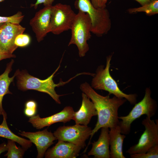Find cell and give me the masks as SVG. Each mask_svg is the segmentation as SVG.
<instances>
[{
    "instance_id": "cell-2",
    "label": "cell",
    "mask_w": 158,
    "mask_h": 158,
    "mask_svg": "<svg viewBox=\"0 0 158 158\" xmlns=\"http://www.w3.org/2000/svg\"><path fill=\"white\" fill-rule=\"evenodd\" d=\"M60 66V63L55 71L44 80H41L30 75L26 70L20 71L19 69L17 70L15 73L18 89L23 91L33 90L47 93L56 103L60 104L61 102L59 97L63 95L57 94L55 91V88L64 85L78 75L77 74L66 81L63 82L61 79L58 83L55 84L53 81V78Z\"/></svg>"
},
{
    "instance_id": "cell-7",
    "label": "cell",
    "mask_w": 158,
    "mask_h": 158,
    "mask_svg": "<svg viewBox=\"0 0 158 158\" xmlns=\"http://www.w3.org/2000/svg\"><path fill=\"white\" fill-rule=\"evenodd\" d=\"M145 130L138 143L130 147L126 152L130 155L143 154L155 146L158 145V120L155 121L146 116L142 122Z\"/></svg>"
},
{
    "instance_id": "cell-23",
    "label": "cell",
    "mask_w": 158,
    "mask_h": 158,
    "mask_svg": "<svg viewBox=\"0 0 158 158\" xmlns=\"http://www.w3.org/2000/svg\"><path fill=\"white\" fill-rule=\"evenodd\" d=\"M130 158H158V145L151 148L145 153L130 154Z\"/></svg>"
},
{
    "instance_id": "cell-16",
    "label": "cell",
    "mask_w": 158,
    "mask_h": 158,
    "mask_svg": "<svg viewBox=\"0 0 158 158\" xmlns=\"http://www.w3.org/2000/svg\"><path fill=\"white\" fill-rule=\"evenodd\" d=\"M109 128H101L100 135L97 141L92 142V147L88 153V156L95 158H110Z\"/></svg>"
},
{
    "instance_id": "cell-25",
    "label": "cell",
    "mask_w": 158,
    "mask_h": 158,
    "mask_svg": "<svg viewBox=\"0 0 158 158\" xmlns=\"http://www.w3.org/2000/svg\"><path fill=\"white\" fill-rule=\"evenodd\" d=\"M30 41V36L27 34L23 33L18 35L16 37L14 44L18 47H24L28 45Z\"/></svg>"
},
{
    "instance_id": "cell-8",
    "label": "cell",
    "mask_w": 158,
    "mask_h": 158,
    "mask_svg": "<svg viewBox=\"0 0 158 158\" xmlns=\"http://www.w3.org/2000/svg\"><path fill=\"white\" fill-rule=\"evenodd\" d=\"M76 15L69 5L59 3L52 6L50 32L58 35L70 30Z\"/></svg>"
},
{
    "instance_id": "cell-3",
    "label": "cell",
    "mask_w": 158,
    "mask_h": 158,
    "mask_svg": "<svg viewBox=\"0 0 158 158\" xmlns=\"http://www.w3.org/2000/svg\"><path fill=\"white\" fill-rule=\"evenodd\" d=\"M112 55L107 58L106 65L104 68L103 66H99L96 73L92 81V87L96 90H103L120 98H124L131 104H135L137 102V95L136 94H127L123 92L118 86L116 82L111 76L109 72L110 61Z\"/></svg>"
},
{
    "instance_id": "cell-18",
    "label": "cell",
    "mask_w": 158,
    "mask_h": 158,
    "mask_svg": "<svg viewBox=\"0 0 158 158\" xmlns=\"http://www.w3.org/2000/svg\"><path fill=\"white\" fill-rule=\"evenodd\" d=\"M3 120L0 124V137L9 139L18 143L26 151L32 146V143L29 140L19 137L11 131L7 123V115L4 111L3 113Z\"/></svg>"
},
{
    "instance_id": "cell-15",
    "label": "cell",
    "mask_w": 158,
    "mask_h": 158,
    "mask_svg": "<svg viewBox=\"0 0 158 158\" xmlns=\"http://www.w3.org/2000/svg\"><path fill=\"white\" fill-rule=\"evenodd\" d=\"M81 106L79 109L75 111L73 117L75 124L87 126L92 117L97 115L95 106L90 98L84 93L82 94Z\"/></svg>"
},
{
    "instance_id": "cell-6",
    "label": "cell",
    "mask_w": 158,
    "mask_h": 158,
    "mask_svg": "<svg viewBox=\"0 0 158 158\" xmlns=\"http://www.w3.org/2000/svg\"><path fill=\"white\" fill-rule=\"evenodd\" d=\"M151 94L150 89L146 88L143 99L135 104L128 114L126 116L118 117L119 119L121 120L119 121L118 125L120 128L121 134H128L130 131L132 122L141 116L146 115L151 118L155 115L157 105L156 101L151 97Z\"/></svg>"
},
{
    "instance_id": "cell-9",
    "label": "cell",
    "mask_w": 158,
    "mask_h": 158,
    "mask_svg": "<svg viewBox=\"0 0 158 158\" xmlns=\"http://www.w3.org/2000/svg\"><path fill=\"white\" fill-rule=\"evenodd\" d=\"M92 130L87 126L75 124L58 127L53 134L57 140L70 142L84 148Z\"/></svg>"
},
{
    "instance_id": "cell-20",
    "label": "cell",
    "mask_w": 158,
    "mask_h": 158,
    "mask_svg": "<svg viewBox=\"0 0 158 158\" xmlns=\"http://www.w3.org/2000/svg\"><path fill=\"white\" fill-rule=\"evenodd\" d=\"M130 14L144 12L148 16H151L158 13V0H154L140 7L130 8L127 10Z\"/></svg>"
},
{
    "instance_id": "cell-19",
    "label": "cell",
    "mask_w": 158,
    "mask_h": 158,
    "mask_svg": "<svg viewBox=\"0 0 158 158\" xmlns=\"http://www.w3.org/2000/svg\"><path fill=\"white\" fill-rule=\"evenodd\" d=\"M14 61L13 59L8 63L4 72L0 75V115H2L5 111L2 106V101L4 96L7 94H12L9 87L11 83L13 81L16 76L15 73L12 77H9V74L12 70V67Z\"/></svg>"
},
{
    "instance_id": "cell-30",
    "label": "cell",
    "mask_w": 158,
    "mask_h": 158,
    "mask_svg": "<svg viewBox=\"0 0 158 158\" xmlns=\"http://www.w3.org/2000/svg\"><path fill=\"white\" fill-rule=\"evenodd\" d=\"M138 2L141 6L148 3L154 0H134Z\"/></svg>"
},
{
    "instance_id": "cell-26",
    "label": "cell",
    "mask_w": 158,
    "mask_h": 158,
    "mask_svg": "<svg viewBox=\"0 0 158 158\" xmlns=\"http://www.w3.org/2000/svg\"><path fill=\"white\" fill-rule=\"evenodd\" d=\"M93 6L97 9L106 8L108 0H90Z\"/></svg>"
},
{
    "instance_id": "cell-29",
    "label": "cell",
    "mask_w": 158,
    "mask_h": 158,
    "mask_svg": "<svg viewBox=\"0 0 158 158\" xmlns=\"http://www.w3.org/2000/svg\"><path fill=\"white\" fill-rule=\"evenodd\" d=\"M7 144L3 142L0 145V155L2 153L7 151Z\"/></svg>"
},
{
    "instance_id": "cell-28",
    "label": "cell",
    "mask_w": 158,
    "mask_h": 158,
    "mask_svg": "<svg viewBox=\"0 0 158 158\" xmlns=\"http://www.w3.org/2000/svg\"><path fill=\"white\" fill-rule=\"evenodd\" d=\"M15 57L16 55H15L13 54L9 55L4 53L0 49V61L4 59Z\"/></svg>"
},
{
    "instance_id": "cell-5",
    "label": "cell",
    "mask_w": 158,
    "mask_h": 158,
    "mask_svg": "<svg viewBox=\"0 0 158 158\" xmlns=\"http://www.w3.org/2000/svg\"><path fill=\"white\" fill-rule=\"evenodd\" d=\"M91 20L88 14L78 11L70 29L71 37L68 46L75 45L80 57L84 56L89 51L87 42L91 37Z\"/></svg>"
},
{
    "instance_id": "cell-1",
    "label": "cell",
    "mask_w": 158,
    "mask_h": 158,
    "mask_svg": "<svg viewBox=\"0 0 158 158\" xmlns=\"http://www.w3.org/2000/svg\"><path fill=\"white\" fill-rule=\"evenodd\" d=\"M80 88L83 92L91 99L97 116V122L92 130L90 140L85 150L86 151L92 137L102 127L110 128L118 125L119 121L118 115V109L127 100L115 96L110 98L109 95L102 96L95 92L86 82L82 84Z\"/></svg>"
},
{
    "instance_id": "cell-17",
    "label": "cell",
    "mask_w": 158,
    "mask_h": 158,
    "mask_svg": "<svg viewBox=\"0 0 158 158\" xmlns=\"http://www.w3.org/2000/svg\"><path fill=\"white\" fill-rule=\"evenodd\" d=\"M109 136L110 158H125L123 154V145L126 136L121 134L118 125L110 128Z\"/></svg>"
},
{
    "instance_id": "cell-31",
    "label": "cell",
    "mask_w": 158,
    "mask_h": 158,
    "mask_svg": "<svg viewBox=\"0 0 158 158\" xmlns=\"http://www.w3.org/2000/svg\"><path fill=\"white\" fill-rule=\"evenodd\" d=\"M4 0H0V2L4 1Z\"/></svg>"
},
{
    "instance_id": "cell-22",
    "label": "cell",
    "mask_w": 158,
    "mask_h": 158,
    "mask_svg": "<svg viewBox=\"0 0 158 158\" xmlns=\"http://www.w3.org/2000/svg\"><path fill=\"white\" fill-rule=\"evenodd\" d=\"M24 16L20 11H18L14 15L10 16H0V23L9 22L13 24H19L22 21Z\"/></svg>"
},
{
    "instance_id": "cell-27",
    "label": "cell",
    "mask_w": 158,
    "mask_h": 158,
    "mask_svg": "<svg viewBox=\"0 0 158 158\" xmlns=\"http://www.w3.org/2000/svg\"><path fill=\"white\" fill-rule=\"evenodd\" d=\"M55 0H37L34 4H32L31 6L34 7L35 9H37L38 5L43 4L44 6H52V4Z\"/></svg>"
},
{
    "instance_id": "cell-10",
    "label": "cell",
    "mask_w": 158,
    "mask_h": 158,
    "mask_svg": "<svg viewBox=\"0 0 158 158\" xmlns=\"http://www.w3.org/2000/svg\"><path fill=\"white\" fill-rule=\"evenodd\" d=\"M25 28L9 22L0 23V49L4 53L13 54L18 47L14 44L16 37L23 33Z\"/></svg>"
},
{
    "instance_id": "cell-24",
    "label": "cell",
    "mask_w": 158,
    "mask_h": 158,
    "mask_svg": "<svg viewBox=\"0 0 158 158\" xmlns=\"http://www.w3.org/2000/svg\"><path fill=\"white\" fill-rule=\"evenodd\" d=\"M37 104L36 102L33 100L27 101L25 104L24 112L28 117H31L35 115L37 112Z\"/></svg>"
},
{
    "instance_id": "cell-4",
    "label": "cell",
    "mask_w": 158,
    "mask_h": 158,
    "mask_svg": "<svg viewBox=\"0 0 158 158\" xmlns=\"http://www.w3.org/2000/svg\"><path fill=\"white\" fill-rule=\"evenodd\" d=\"M74 6L78 11L88 14L91 21V32L98 37L107 34L111 27V21L108 10L106 8L97 9L90 0H76Z\"/></svg>"
},
{
    "instance_id": "cell-14",
    "label": "cell",
    "mask_w": 158,
    "mask_h": 158,
    "mask_svg": "<svg viewBox=\"0 0 158 158\" xmlns=\"http://www.w3.org/2000/svg\"><path fill=\"white\" fill-rule=\"evenodd\" d=\"M58 140L55 145L47 150L45 158H75L78 156L81 147L70 142Z\"/></svg>"
},
{
    "instance_id": "cell-12",
    "label": "cell",
    "mask_w": 158,
    "mask_h": 158,
    "mask_svg": "<svg viewBox=\"0 0 158 158\" xmlns=\"http://www.w3.org/2000/svg\"><path fill=\"white\" fill-rule=\"evenodd\" d=\"M18 134L28 138L35 145L37 151V158H42L49 147L57 140L53 133L47 128L35 132L21 131Z\"/></svg>"
},
{
    "instance_id": "cell-11",
    "label": "cell",
    "mask_w": 158,
    "mask_h": 158,
    "mask_svg": "<svg viewBox=\"0 0 158 158\" xmlns=\"http://www.w3.org/2000/svg\"><path fill=\"white\" fill-rule=\"evenodd\" d=\"M52 6H44L37 12L30 21V25L38 42L43 40L47 34L50 32V19Z\"/></svg>"
},
{
    "instance_id": "cell-21",
    "label": "cell",
    "mask_w": 158,
    "mask_h": 158,
    "mask_svg": "<svg viewBox=\"0 0 158 158\" xmlns=\"http://www.w3.org/2000/svg\"><path fill=\"white\" fill-rule=\"evenodd\" d=\"M7 144V152L4 155L7 158H22L26 151L22 147L16 146V142L8 139Z\"/></svg>"
},
{
    "instance_id": "cell-13",
    "label": "cell",
    "mask_w": 158,
    "mask_h": 158,
    "mask_svg": "<svg viewBox=\"0 0 158 158\" xmlns=\"http://www.w3.org/2000/svg\"><path fill=\"white\" fill-rule=\"evenodd\" d=\"M74 112L72 107L66 106L61 111L47 117L41 118L39 114L35 115L30 117L28 122L34 128L40 129L55 123L70 121L72 119Z\"/></svg>"
}]
</instances>
